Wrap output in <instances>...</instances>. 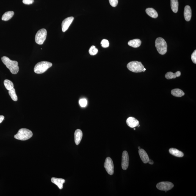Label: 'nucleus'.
I'll list each match as a JSON object with an SVG mask.
<instances>
[{
	"label": "nucleus",
	"instance_id": "c756f323",
	"mask_svg": "<svg viewBox=\"0 0 196 196\" xmlns=\"http://www.w3.org/2000/svg\"><path fill=\"white\" fill-rule=\"evenodd\" d=\"M23 4H32L34 2V0H23Z\"/></svg>",
	"mask_w": 196,
	"mask_h": 196
},
{
	"label": "nucleus",
	"instance_id": "aec40b11",
	"mask_svg": "<svg viewBox=\"0 0 196 196\" xmlns=\"http://www.w3.org/2000/svg\"><path fill=\"white\" fill-rule=\"evenodd\" d=\"M171 94L173 96L179 98L184 96L185 94L183 91L179 89H172L171 91Z\"/></svg>",
	"mask_w": 196,
	"mask_h": 196
},
{
	"label": "nucleus",
	"instance_id": "dca6fc26",
	"mask_svg": "<svg viewBox=\"0 0 196 196\" xmlns=\"http://www.w3.org/2000/svg\"><path fill=\"white\" fill-rule=\"evenodd\" d=\"M141 43V41L140 39H137L130 40L128 42V45L133 48H137L140 46Z\"/></svg>",
	"mask_w": 196,
	"mask_h": 196
},
{
	"label": "nucleus",
	"instance_id": "f257e3e1",
	"mask_svg": "<svg viewBox=\"0 0 196 196\" xmlns=\"http://www.w3.org/2000/svg\"><path fill=\"white\" fill-rule=\"evenodd\" d=\"M3 63L7 68L10 70L11 73L13 74H17L19 71L18 63L17 61L11 60L6 56H3L1 58Z\"/></svg>",
	"mask_w": 196,
	"mask_h": 196
},
{
	"label": "nucleus",
	"instance_id": "7ed1b4c3",
	"mask_svg": "<svg viewBox=\"0 0 196 196\" xmlns=\"http://www.w3.org/2000/svg\"><path fill=\"white\" fill-rule=\"evenodd\" d=\"M52 65V64L51 62L46 61H42L36 64L34 68V71L37 74L43 73Z\"/></svg>",
	"mask_w": 196,
	"mask_h": 196
},
{
	"label": "nucleus",
	"instance_id": "20e7f679",
	"mask_svg": "<svg viewBox=\"0 0 196 196\" xmlns=\"http://www.w3.org/2000/svg\"><path fill=\"white\" fill-rule=\"evenodd\" d=\"M156 49L160 54L164 55L167 52V42L162 37H158L155 42Z\"/></svg>",
	"mask_w": 196,
	"mask_h": 196
},
{
	"label": "nucleus",
	"instance_id": "9d476101",
	"mask_svg": "<svg viewBox=\"0 0 196 196\" xmlns=\"http://www.w3.org/2000/svg\"><path fill=\"white\" fill-rule=\"evenodd\" d=\"M74 20L73 17H68L65 19L62 22V32H65L68 29Z\"/></svg>",
	"mask_w": 196,
	"mask_h": 196
},
{
	"label": "nucleus",
	"instance_id": "0eeeda50",
	"mask_svg": "<svg viewBox=\"0 0 196 196\" xmlns=\"http://www.w3.org/2000/svg\"><path fill=\"white\" fill-rule=\"evenodd\" d=\"M104 167L106 171L110 175L114 173V164L111 158H106L104 163Z\"/></svg>",
	"mask_w": 196,
	"mask_h": 196
},
{
	"label": "nucleus",
	"instance_id": "a211bd4d",
	"mask_svg": "<svg viewBox=\"0 0 196 196\" xmlns=\"http://www.w3.org/2000/svg\"><path fill=\"white\" fill-rule=\"evenodd\" d=\"M181 73L180 71H177L176 73H174L172 72H168L166 74L165 77L167 79H171L172 78H175L181 76Z\"/></svg>",
	"mask_w": 196,
	"mask_h": 196
},
{
	"label": "nucleus",
	"instance_id": "b1692460",
	"mask_svg": "<svg viewBox=\"0 0 196 196\" xmlns=\"http://www.w3.org/2000/svg\"><path fill=\"white\" fill-rule=\"evenodd\" d=\"M9 93L11 98L14 101H16L18 100V97L16 93L15 89L13 88L10 90H9Z\"/></svg>",
	"mask_w": 196,
	"mask_h": 196
},
{
	"label": "nucleus",
	"instance_id": "4be33fe9",
	"mask_svg": "<svg viewBox=\"0 0 196 196\" xmlns=\"http://www.w3.org/2000/svg\"><path fill=\"white\" fill-rule=\"evenodd\" d=\"M14 14V13L13 11H9L6 12L2 16L1 19L4 21H8L13 17Z\"/></svg>",
	"mask_w": 196,
	"mask_h": 196
},
{
	"label": "nucleus",
	"instance_id": "72a5a7b5",
	"mask_svg": "<svg viewBox=\"0 0 196 196\" xmlns=\"http://www.w3.org/2000/svg\"><path fill=\"white\" fill-rule=\"evenodd\" d=\"M146 70V69L145 68H144V71H145V70Z\"/></svg>",
	"mask_w": 196,
	"mask_h": 196
},
{
	"label": "nucleus",
	"instance_id": "6ab92c4d",
	"mask_svg": "<svg viewBox=\"0 0 196 196\" xmlns=\"http://www.w3.org/2000/svg\"><path fill=\"white\" fill-rule=\"evenodd\" d=\"M147 14L152 18H156L158 17V14L156 11L152 8H149L146 10Z\"/></svg>",
	"mask_w": 196,
	"mask_h": 196
},
{
	"label": "nucleus",
	"instance_id": "bb28decb",
	"mask_svg": "<svg viewBox=\"0 0 196 196\" xmlns=\"http://www.w3.org/2000/svg\"><path fill=\"white\" fill-rule=\"evenodd\" d=\"M80 106L82 107H85L87 105V100L85 98L81 99L79 101Z\"/></svg>",
	"mask_w": 196,
	"mask_h": 196
},
{
	"label": "nucleus",
	"instance_id": "6e6552de",
	"mask_svg": "<svg viewBox=\"0 0 196 196\" xmlns=\"http://www.w3.org/2000/svg\"><path fill=\"white\" fill-rule=\"evenodd\" d=\"M173 183L169 182H162L158 183L157 185V188L161 191H168L170 190L174 187Z\"/></svg>",
	"mask_w": 196,
	"mask_h": 196
},
{
	"label": "nucleus",
	"instance_id": "f8f14e48",
	"mask_svg": "<svg viewBox=\"0 0 196 196\" xmlns=\"http://www.w3.org/2000/svg\"><path fill=\"white\" fill-rule=\"evenodd\" d=\"M139 154L141 159L144 164L148 163L149 158L147 153L143 149H140L139 150Z\"/></svg>",
	"mask_w": 196,
	"mask_h": 196
},
{
	"label": "nucleus",
	"instance_id": "cd10ccee",
	"mask_svg": "<svg viewBox=\"0 0 196 196\" xmlns=\"http://www.w3.org/2000/svg\"><path fill=\"white\" fill-rule=\"evenodd\" d=\"M111 5L113 7H116L118 4V0H109Z\"/></svg>",
	"mask_w": 196,
	"mask_h": 196
},
{
	"label": "nucleus",
	"instance_id": "c85d7f7f",
	"mask_svg": "<svg viewBox=\"0 0 196 196\" xmlns=\"http://www.w3.org/2000/svg\"><path fill=\"white\" fill-rule=\"evenodd\" d=\"M191 60L192 61V62H194V64H196V50H195V51H194V52L192 53V55H191Z\"/></svg>",
	"mask_w": 196,
	"mask_h": 196
},
{
	"label": "nucleus",
	"instance_id": "39448f33",
	"mask_svg": "<svg viewBox=\"0 0 196 196\" xmlns=\"http://www.w3.org/2000/svg\"><path fill=\"white\" fill-rule=\"evenodd\" d=\"M127 67L129 70L134 73H140L144 72V66L141 62L138 61H132L127 64Z\"/></svg>",
	"mask_w": 196,
	"mask_h": 196
},
{
	"label": "nucleus",
	"instance_id": "2f4dec72",
	"mask_svg": "<svg viewBox=\"0 0 196 196\" xmlns=\"http://www.w3.org/2000/svg\"><path fill=\"white\" fill-rule=\"evenodd\" d=\"M148 163L150 164H154L153 161L151 159H149Z\"/></svg>",
	"mask_w": 196,
	"mask_h": 196
},
{
	"label": "nucleus",
	"instance_id": "9b49d317",
	"mask_svg": "<svg viewBox=\"0 0 196 196\" xmlns=\"http://www.w3.org/2000/svg\"><path fill=\"white\" fill-rule=\"evenodd\" d=\"M126 123L131 128H134L139 124V122L137 119L133 117H129L127 119Z\"/></svg>",
	"mask_w": 196,
	"mask_h": 196
},
{
	"label": "nucleus",
	"instance_id": "a878e982",
	"mask_svg": "<svg viewBox=\"0 0 196 196\" xmlns=\"http://www.w3.org/2000/svg\"><path fill=\"white\" fill-rule=\"evenodd\" d=\"M102 47L103 48H106L109 47V41L106 39H103L101 42Z\"/></svg>",
	"mask_w": 196,
	"mask_h": 196
},
{
	"label": "nucleus",
	"instance_id": "f704fd0d",
	"mask_svg": "<svg viewBox=\"0 0 196 196\" xmlns=\"http://www.w3.org/2000/svg\"><path fill=\"white\" fill-rule=\"evenodd\" d=\"M134 130H136V129H135V128H134Z\"/></svg>",
	"mask_w": 196,
	"mask_h": 196
},
{
	"label": "nucleus",
	"instance_id": "4468645a",
	"mask_svg": "<svg viewBox=\"0 0 196 196\" xmlns=\"http://www.w3.org/2000/svg\"><path fill=\"white\" fill-rule=\"evenodd\" d=\"M184 15L185 19L186 21H190L192 15V11L191 7L189 6H186L185 7Z\"/></svg>",
	"mask_w": 196,
	"mask_h": 196
},
{
	"label": "nucleus",
	"instance_id": "2eb2a0df",
	"mask_svg": "<svg viewBox=\"0 0 196 196\" xmlns=\"http://www.w3.org/2000/svg\"><path fill=\"white\" fill-rule=\"evenodd\" d=\"M83 132L80 129H77L75 131V141L76 145H79L83 137Z\"/></svg>",
	"mask_w": 196,
	"mask_h": 196
},
{
	"label": "nucleus",
	"instance_id": "7c9ffc66",
	"mask_svg": "<svg viewBox=\"0 0 196 196\" xmlns=\"http://www.w3.org/2000/svg\"><path fill=\"white\" fill-rule=\"evenodd\" d=\"M4 116H0V123H2V121L4 120Z\"/></svg>",
	"mask_w": 196,
	"mask_h": 196
},
{
	"label": "nucleus",
	"instance_id": "f03ea898",
	"mask_svg": "<svg viewBox=\"0 0 196 196\" xmlns=\"http://www.w3.org/2000/svg\"><path fill=\"white\" fill-rule=\"evenodd\" d=\"M33 133L30 130L26 128H22L19 130L18 133L14 136L15 139L22 141H26L30 139Z\"/></svg>",
	"mask_w": 196,
	"mask_h": 196
},
{
	"label": "nucleus",
	"instance_id": "1a4fd4ad",
	"mask_svg": "<svg viewBox=\"0 0 196 196\" xmlns=\"http://www.w3.org/2000/svg\"><path fill=\"white\" fill-rule=\"evenodd\" d=\"M129 160V156L127 151H123L122 157V167L123 170H126L128 168Z\"/></svg>",
	"mask_w": 196,
	"mask_h": 196
},
{
	"label": "nucleus",
	"instance_id": "f3484780",
	"mask_svg": "<svg viewBox=\"0 0 196 196\" xmlns=\"http://www.w3.org/2000/svg\"><path fill=\"white\" fill-rule=\"evenodd\" d=\"M169 153L173 156L178 157H182L184 156V154L181 151L177 149H176L171 148L169 150Z\"/></svg>",
	"mask_w": 196,
	"mask_h": 196
},
{
	"label": "nucleus",
	"instance_id": "473e14b6",
	"mask_svg": "<svg viewBox=\"0 0 196 196\" xmlns=\"http://www.w3.org/2000/svg\"><path fill=\"white\" fill-rule=\"evenodd\" d=\"M138 149H141V147H138Z\"/></svg>",
	"mask_w": 196,
	"mask_h": 196
},
{
	"label": "nucleus",
	"instance_id": "393cba45",
	"mask_svg": "<svg viewBox=\"0 0 196 196\" xmlns=\"http://www.w3.org/2000/svg\"><path fill=\"white\" fill-rule=\"evenodd\" d=\"M89 52L91 55H95L98 53V50L95 47V46L93 45L90 47L89 50Z\"/></svg>",
	"mask_w": 196,
	"mask_h": 196
},
{
	"label": "nucleus",
	"instance_id": "423d86ee",
	"mask_svg": "<svg viewBox=\"0 0 196 196\" xmlns=\"http://www.w3.org/2000/svg\"><path fill=\"white\" fill-rule=\"evenodd\" d=\"M47 34V31L45 29L39 30L35 35L36 43L39 45H43L46 39Z\"/></svg>",
	"mask_w": 196,
	"mask_h": 196
},
{
	"label": "nucleus",
	"instance_id": "412c9836",
	"mask_svg": "<svg viewBox=\"0 0 196 196\" xmlns=\"http://www.w3.org/2000/svg\"><path fill=\"white\" fill-rule=\"evenodd\" d=\"M179 3L178 0H171V7L172 11L176 13L178 11Z\"/></svg>",
	"mask_w": 196,
	"mask_h": 196
},
{
	"label": "nucleus",
	"instance_id": "5701e85b",
	"mask_svg": "<svg viewBox=\"0 0 196 196\" xmlns=\"http://www.w3.org/2000/svg\"><path fill=\"white\" fill-rule=\"evenodd\" d=\"M4 84L7 90H10L14 88L13 83L9 80H5L4 81Z\"/></svg>",
	"mask_w": 196,
	"mask_h": 196
},
{
	"label": "nucleus",
	"instance_id": "ddd939ff",
	"mask_svg": "<svg viewBox=\"0 0 196 196\" xmlns=\"http://www.w3.org/2000/svg\"><path fill=\"white\" fill-rule=\"evenodd\" d=\"M51 182L58 186L60 189L63 188V184L65 182V180L62 178H57L53 177L51 178Z\"/></svg>",
	"mask_w": 196,
	"mask_h": 196
}]
</instances>
